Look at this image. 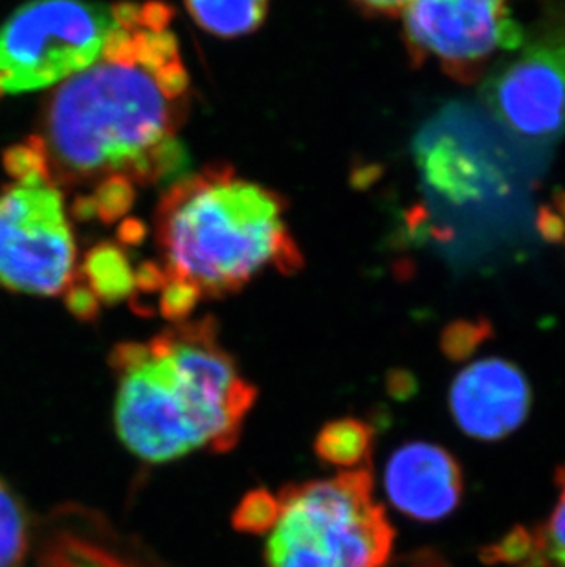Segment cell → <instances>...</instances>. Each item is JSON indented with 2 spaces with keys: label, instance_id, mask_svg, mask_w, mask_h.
<instances>
[{
  "label": "cell",
  "instance_id": "obj_1",
  "mask_svg": "<svg viewBox=\"0 0 565 567\" xmlns=\"http://www.w3.org/2000/svg\"><path fill=\"white\" fill-rule=\"evenodd\" d=\"M170 6L120 2L103 54L64 80L30 136L55 186H147L187 166L181 131L189 80Z\"/></svg>",
  "mask_w": 565,
  "mask_h": 567
},
{
  "label": "cell",
  "instance_id": "obj_2",
  "mask_svg": "<svg viewBox=\"0 0 565 567\" xmlns=\"http://www.w3.org/2000/svg\"><path fill=\"white\" fill-rule=\"evenodd\" d=\"M111 365L117 435L147 463L234 449L256 401L212 318L178 321L150 342L122 343Z\"/></svg>",
  "mask_w": 565,
  "mask_h": 567
},
{
  "label": "cell",
  "instance_id": "obj_3",
  "mask_svg": "<svg viewBox=\"0 0 565 567\" xmlns=\"http://www.w3.org/2000/svg\"><path fill=\"white\" fill-rule=\"evenodd\" d=\"M282 212L278 193L228 166L181 178L156 208L162 285H178L203 300L237 292L273 265L294 272L304 259Z\"/></svg>",
  "mask_w": 565,
  "mask_h": 567
},
{
  "label": "cell",
  "instance_id": "obj_4",
  "mask_svg": "<svg viewBox=\"0 0 565 567\" xmlns=\"http://www.w3.org/2000/svg\"><path fill=\"white\" fill-rule=\"evenodd\" d=\"M268 530L267 567H382L393 527L374 502L368 466L287 487Z\"/></svg>",
  "mask_w": 565,
  "mask_h": 567
},
{
  "label": "cell",
  "instance_id": "obj_5",
  "mask_svg": "<svg viewBox=\"0 0 565 567\" xmlns=\"http://www.w3.org/2000/svg\"><path fill=\"white\" fill-rule=\"evenodd\" d=\"M117 4L30 0L0 27V97L63 83L103 54Z\"/></svg>",
  "mask_w": 565,
  "mask_h": 567
},
{
  "label": "cell",
  "instance_id": "obj_6",
  "mask_svg": "<svg viewBox=\"0 0 565 567\" xmlns=\"http://www.w3.org/2000/svg\"><path fill=\"white\" fill-rule=\"evenodd\" d=\"M74 278L75 243L58 186L21 178L0 188V287L58 296Z\"/></svg>",
  "mask_w": 565,
  "mask_h": 567
},
{
  "label": "cell",
  "instance_id": "obj_7",
  "mask_svg": "<svg viewBox=\"0 0 565 567\" xmlns=\"http://www.w3.org/2000/svg\"><path fill=\"white\" fill-rule=\"evenodd\" d=\"M508 2L410 0L400 16L411 63L422 66L433 61L450 80L477 83L525 39Z\"/></svg>",
  "mask_w": 565,
  "mask_h": 567
},
{
  "label": "cell",
  "instance_id": "obj_8",
  "mask_svg": "<svg viewBox=\"0 0 565 567\" xmlns=\"http://www.w3.org/2000/svg\"><path fill=\"white\" fill-rule=\"evenodd\" d=\"M483 102L522 138L547 140L564 131L565 11L545 16L514 54L489 70Z\"/></svg>",
  "mask_w": 565,
  "mask_h": 567
},
{
  "label": "cell",
  "instance_id": "obj_9",
  "mask_svg": "<svg viewBox=\"0 0 565 567\" xmlns=\"http://www.w3.org/2000/svg\"><path fill=\"white\" fill-rule=\"evenodd\" d=\"M531 388L516 365L485 359L464 368L450 390V410L459 429L480 441L511 435L527 419Z\"/></svg>",
  "mask_w": 565,
  "mask_h": 567
},
{
  "label": "cell",
  "instance_id": "obj_10",
  "mask_svg": "<svg viewBox=\"0 0 565 567\" xmlns=\"http://www.w3.org/2000/svg\"><path fill=\"white\" fill-rule=\"evenodd\" d=\"M386 493L400 513L419 522H438L458 508L463 474L446 450L432 443H410L391 455Z\"/></svg>",
  "mask_w": 565,
  "mask_h": 567
},
{
  "label": "cell",
  "instance_id": "obj_11",
  "mask_svg": "<svg viewBox=\"0 0 565 567\" xmlns=\"http://www.w3.org/2000/svg\"><path fill=\"white\" fill-rule=\"evenodd\" d=\"M558 498L549 518L534 530L508 533L496 546L489 547L485 560L512 567H565V465L556 472Z\"/></svg>",
  "mask_w": 565,
  "mask_h": 567
},
{
  "label": "cell",
  "instance_id": "obj_12",
  "mask_svg": "<svg viewBox=\"0 0 565 567\" xmlns=\"http://www.w3.org/2000/svg\"><path fill=\"white\" fill-rule=\"evenodd\" d=\"M193 21L217 38L251 33L267 19L268 0H186Z\"/></svg>",
  "mask_w": 565,
  "mask_h": 567
},
{
  "label": "cell",
  "instance_id": "obj_13",
  "mask_svg": "<svg viewBox=\"0 0 565 567\" xmlns=\"http://www.w3.org/2000/svg\"><path fill=\"white\" fill-rule=\"evenodd\" d=\"M373 432L369 424L357 419H341L321 429L316 437V454L320 460L338 468H362L371 455Z\"/></svg>",
  "mask_w": 565,
  "mask_h": 567
},
{
  "label": "cell",
  "instance_id": "obj_14",
  "mask_svg": "<svg viewBox=\"0 0 565 567\" xmlns=\"http://www.w3.org/2000/svg\"><path fill=\"white\" fill-rule=\"evenodd\" d=\"M86 289L102 300L114 303L131 295L136 285V274L129 267L123 254L113 247H97L86 257L85 267Z\"/></svg>",
  "mask_w": 565,
  "mask_h": 567
},
{
  "label": "cell",
  "instance_id": "obj_15",
  "mask_svg": "<svg viewBox=\"0 0 565 567\" xmlns=\"http://www.w3.org/2000/svg\"><path fill=\"white\" fill-rule=\"evenodd\" d=\"M41 564L43 567H142L107 547L66 533H58L44 544Z\"/></svg>",
  "mask_w": 565,
  "mask_h": 567
},
{
  "label": "cell",
  "instance_id": "obj_16",
  "mask_svg": "<svg viewBox=\"0 0 565 567\" xmlns=\"http://www.w3.org/2000/svg\"><path fill=\"white\" fill-rule=\"evenodd\" d=\"M30 546V522L21 499L0 477V567H21Z\"/></svg>",
  "mask_w": 565,
  "mask_h": 567
},
{
  "label": "cell",
  "instance_id": "obj_17",
  "mask_svg": "<svg viewBox=\"0 0 565 567\" xmlns=\"http://www.w3.org/2000/svg\"><path fill=\"white\" fill-rule=\"evenodd\" d=\"M279 502L273 494L256 491L246 496L235 513V527L248 533H267L278 518Z\"/></svg>",
  "mask_w": 565,
  "mask_h": 567
},
{
  "label": "cell",
  "instance_id": "obj_18",
  "mask_svg": "<svg viewBox=\"0 0 565 567\" xmlns=\"http://www.w3.org/2000/svg\"><path fill=\"white\" fill-rule=\"evenodd\" d=\"M491 337L489 321H455L443 332V353L452 360L469 359L486 338Z\"/></svg>",
  "mask_w": 565,
  "mask_h": 567
},
{
  "label": "cell",
  "instance_id": "obj_19",
  "mask_svg": "<svg viewBox=\"0 0 565 567\" xmlns=\"http://www.w3.org/2000/svg\"><path fill=\"white\" fill-rule=\"evenodd\" d=\"M351 2L368 16L396 17L402 13L410 0H351Z\"/></svg>",
  "mask_w": 565,
  "mask_h": 567
},
{
  "label": "cell",
  "instance_id": "obj_20",
  "mask_svg": "<svg viewBox=\"0 0 565 567\" xmlns=\"http://www.w3.org/2000/svg\"><path fill=\"white\" fill-rule=\"evenodd\" d=\"M555 214L556 223H558V241L565 243V189L558 193L555 198V206L551 208Z\"/></svg>",
  "mask_w": 565,
  "mask_h": 567
}]
</instances>
